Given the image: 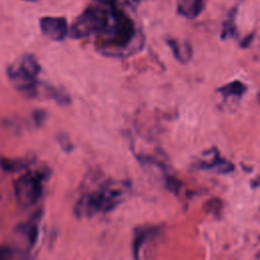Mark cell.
<instances>
[{"mask_svg":"<svg viewBox=\"0 0 260 260\" xmlns=\"http://www.w3.org/2000/svg\"><path fill=\"white\" fill-rule=\"evenodd\" d=\"M110 19L106 28L96 36L95 46L104 55L128 56L142 47V37L134 20L117 5L109 8Z\"/></svg>","mask_w":260,"mask_h":260,"instance_id":"cell-1","label":"cell"},{"mask_svg":"<svg viewBox=\"0 0 260 260\" xmlns=\"http://www.w3.org/2000/svg\"><path fill=\"white\" fill-rule=\"evenodd\" d=\"M129 188L125 181H108L99 189L83 194L76 201L74 213L79 218H90L110 212L124 200Z\"/></svg>","mask_w":260,"mask_h":260,"instance_id":"cell-2","label":"cell"},{"mask_svg":"<svg viewBox=\"0 0 260 260\" xmlns=\"http://www.w3.org/2000/svg\"><path fill=\"white\" fill-rule=\"evenodd\" d=\"M40 72L41 65L31 54L22 55L7 68V76L13 87L28 99L38 96L42 91L43 84L38 78Z\"/></svg>","mask_w":260,"mask_h":260,"instance_id":"cell-3","label":"cell"},{"mask_svg":"<svg viewBox=\"0 0 260 260\" xmlns=\"http://www.w3.org/2000/svg\"><path fill=\"white\" fill-rule=\"evenodd\" d=\"M110 9L102 5L87 6L73 21L69 35L75 40L99 36L108 25Z\"/></svg>","mask_w":260,"mask_h":260,"instance_id":"cell-4","label":"cell"},{"mask_svg":"<svg viewBox=\"0 0 260 260\" xmlns=\"http://www.w3.org/2000/svg\"><path fill=\"white\" fill-rule=\"evenodd\" d=\"M45 174L41 172H26L13 183V192L18 205L27 208L35 205L43 194Z\"/></svg>","mask_w":260,"mask_h":260,"instance_id":"cell-5","label":"cell"},{"mask_svg":"<svg viewBox=\"0 0 260 260\" xmlns=\"http://www.w3.org/2000/svg\"><path fill=\"white\" fill-rule=\"evenodd\" d=\"M40 28L45 37L55 42H61L66 39L70 30L67 20L60 16L42 17L40 19Z\"/></svg>","mask_w":260,"mask_h":260,"instance_id":"cell-6","label":"cell"},{"mask_svg":"<svg viewBox=\"0 0 260 260\" xmlns=\"http://www.w3.org/2000/svg\"><path fill=\"white\" fill-rule=\"evenodd\" d=\"M40 213L41 212H37L32 217H30L25 222L20 223L16 229L18 231V233L20 234V236L24 237L28 249L32 248L38 240L39 222H40V218H41Z\"/></svg>","mask_w":260,"mask_h":260,"instance_id":"cell-7","label":"cell"},{"mask_svg":"<svg viewBox=\"0 0 260 260\" xmlns=\"http://www.w3.org/2000/svg\"><path fill=\"white\" fill-rule=\"evenodd\" d=\"M158 229L156 226H140L136 228L134 231L132 250L133 256L138 259L140 257V252L145 246V243L151 239L153 236H156Z\"/></svg>","mask_w":260,"mask_h":260,"instance_id":"cell-8","label":"cell"},{"mask_svg":"<svg viewBox=\"0 0 260 260\" xmlns=\"http://www.w3.org/2000/svg\"><path fill=\"white\" fill-rule=\"evenodd\" d=\"M204 5L205 0H177V11L187 19H194L201 14Z\"/></svg>","mask_w":260,"mask_h":260,"instance_id":"cell-9","label":"cell"},{"mask_svg":"<svg viewBox=\"0 0 260 260\" xmlns=\"http://www.w3.org/2000/svg\"><path fill=\"white\" fill-rule=\"evenodd\" d=\"M168 45L171 48L175 58L182 62V63H186L188 62L191 57H192V48L190 46V44L188 42H179L178 40H168Z\"/></svg>","mask_w":260,"mask_h":260,"instance_id":"cell-10","label":"cell"},{"mask_svg":"<svg viewBox=\"0 0 260 260\" xmlns=\"http://www.w3.org/2000/svg\"><path fill=\"white\" fill-rule=\"evenodd\" d=\"M200 168L201 169H207V170H214L215 169L219 173H229V172L233 171L234 166L230 161H226L225 159L221 158L218 155V153L216 152L209 161H201L200 162Z\"/></svg>","mask_w":260,"mask_h":260,"instance_id":"cell-11","label":"cell"},{"mask_svg":"<svg viewBox=\"0 0 260 260\" xmlns=\"http://www.w3.org/2000/svg\"><path fill=\"white\" fill-rule=\"evenodd\" d=\"M246 90H247L246 84H244L240 80H234L218 88V91L225 98L231 95L240 98L246 92Z\"/></svg>","mask_w":260,"mask_h":260,"instance_id":"cell-12","label":"cell"},{"mask_svg":"<svg viewBox=\"0 0 260 260\" xmlns=\"http://www.w3.org/2000/svg\"><path fill=\"white\" fill-rule=\"evenodd\" d=\"M29 166V160L24 158H0V167L5 172H18L25 170Z\"/></svg>","mask_w":260,"mask_h":260,"instance_id":"cell-13","label":"cell"},{"mask_svg":"<svg viewBox=\"0 0 260 260\" xmlns=\"http://www.w3.org/2000/svg\"><path fill=\"white\" fill-rule=\"evenodd\" d=\"M234 14H235V12L232 11L230 13L229 17L226 18V20L223 23L222 31H221V38L222 39L233 37L236 34V26H235V22H234Z\"/></svg>","mask_w":260,"mask_h":260,"instance_id":"cell-14","label":"cell"},{"mask_svg":"<svg viewBox=\"0 0 260 260\" xmlns=\"http://www.w3.org/2000/svg\"><path fill=\"white\" fill-rule=\"evenodd\" d=\"M57 141L59 142L61 148L65 152H70L73 149V144L71 143L69 137L65 133H59L57 135Z\"/></svg>","mask_w":260,"mask_h":260,"instance_id":"cell-15","label":"cell"},{"mask_svg":"<svg viewBox=\"0 0 260 260\" xmlns=\"http://www.w3.org/2000/svg\"><path fill=\"white\" fill-rule=\"evenodd\" d=\"M16 252L10 246H0V260H8L16 257Z\"/></svg>","mask_w":260,"mask_h":260,"instance_id":"cell-16","label":"cell"},{"mask_svg":"<svg viewBox=\"0 0 260 260\" xmlns=\"http://www.w3.org/2000/svg\"><path fill=\"white\" fill-rule=\"evenodd\" d=\"M94 1L102 6H107L108 8H112L117 5V0H94Z\"/></svg>","mask_w":260,"mask_h":260,"instance_id":"cell-17","label":"cell"},{"mask_svg":"<svg viewBox=\"0 0 260 260\" xmlns=\"http://www.w3.org/2000/svg\"><path fill=\"white\" fill-rule=\"evenodd\" d=\"M34 117H35V122H36L37 124L42 123V122L45 120V112H44V111H37V112L34 114Z\"/></svg>","mask_w":260,"mask_h":260,"instance_id":"cell-18","label":"cell"},{"mask_svg":"<svg viewBox=\"0 0 260 260\" xmlns=\"http://www.w3.org/2000/svg\"><path fill=\"white\" fill-rule=\"evenodd\" d=\"M252 38H253V36H252V35H250V36L245 40V42H243V43H242V46H243V47H247V46H248V44L250 43V41L252 40Z\"/></svg>","mask_w":260,"mask_h":260,"instance_id":"cell-19","label":"cell"},{"mask_svg":"<svg viewBox=\"0 0 260 260\" xmlns=\"http://www.w3.org/2000/svg\"><path fill=\"white\" fill-rule=\"evenodd\" d=\"M133 2H135V3H140V2H142V1H145V0H132Z\"/></svg>","mask_w":260,"mask_h":260,"instance_id":"cell-20","label":"cell"},{"mask_svg":"<svg viewBox=\"0 0 260 260\" xmlns=\"http://www.w3.org/2000/svg\"><path fill=\"white\" fill-rule=\"evenodd\" d=\"M23 1H26V2H35L37 0H23Z\"/></svg>","mask_w":260,"mask_h":260,"instance_id":"cell-21","label":"cell"}]
</instances>
